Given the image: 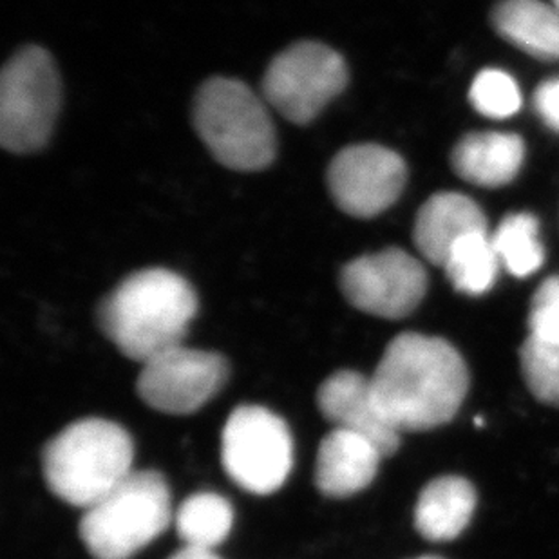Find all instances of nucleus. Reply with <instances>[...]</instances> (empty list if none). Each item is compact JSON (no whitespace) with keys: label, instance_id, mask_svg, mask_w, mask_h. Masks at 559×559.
Returning a JSON list of instances; mask_svg holds the SVG:
<instances>
[{"label":"nucleus","instance_id":"1","mask_svg":"<svg viewBox=\"0 0 559 559\" xmlns=\"http://www.w3.org/2000/svg\"><path fill=\"white\" fill-rule=\"evenodd\" d=\"M371 379L374 401L396 431L451 423L469 390V370L445 338L402 333L385 348Z\"/></svg>","mask_w":559,"mask_h":559},{"label":"nucleus","instance_id":"2","mask_svg":"<svg viewBox=\"0 0 559 559\" xmlns=\"http://www.w3.org/2000/svg\"><path fill=\"white\" fill-rule=\"evenodd\" d=\"M198 313V296L186 277L167 269L138 270L98 307L102 333L126 357L147 362L183 344Z\"/></svg>","mask_w":559,"mask_h":559},{"label":"nucleus","instance_id":"3","mask_svg":"<svg viewBox=\"0 0 559 559\" xmlns=\"http://www.w3.org/2000/svg\"><path fill=\"white\" fill-rule=\"evenodd\" d=\"M134 445L120 424L84 418L46 445L44 478L55 497L90 509L132 473Z\"/></svg>","mask_w":559,"mask_h":559},{"label":"nucleus","instance_id":"4","mask_svg":"<svg viewBox=\"0 0 559 559\" xmlns=\"http://www.w3.org/2000/svg\"><path fill=\"white\" fill-rule=\"evenodd\" d=\"M269 104L241 80L214 76L194 96L195 132L227 169L255 173L272 165L277 134Z\"/></svg>","mask_w":559,"mask_h":559},{"label":"nucleus","instance_id":"5","mask_svg":"<svg viewBox=\"0 0 559 559\" xmlns=\"http://www.w3.org/2000/svg\"><path fill=\"white\" fill-rule=\"evenodd\" d=\"M173 520L170 492L156 471H132L85 509L80 538L95 559H129L153 544Z\"/></svg>","mask_w":559,"mask_h":559},{"label":"nucleus","instance_id":"6","mask_svg":"<svg viewBox=\"0 0 559 559\" xmlns=\"http://www.w3.org/2000/svg\"><path fill=\"white\" fill-rule=\"evenodd\" d=\"M62 85L51 55L38 46L19 49L0 76V143L13 154L37 153L53 134Z\"/></svg>","mask_w":559,"mask_h":559},{"label":"nucleus","instance_id":"7","mask_svg":"<svg viewBox=\"0 0 559 559\" xmlns=\"http://www.w3.org/2000/svg\"><path fill=\"white\" fill-rule=\"evenodd\" d=\"M343 57L321 43H297L281 51L263 76V98L296 126L313 122L348 85Z\"/></svg>","mask_w":559,"mask_h":559},{"label":"nucleus","instance_id":"8","mask_svg":"<svg viewBox=\"0 0 559 559\" xmlns=\"http://www.w3.org/2000/svg\"><path fill=\"white\" fill-rule=\"evenodd\" d=\"M222 460L230 480L243 491H280L294 465L290 429L266 407L239 406L223 429Z\"/></svg>","mask_w":559,"mask_h":559},{"label":"nucleus","instance_id":"9","mask_svg":"<svg viewBox=\"0 0 559 559\" xmlns=\"http://www.w3.org/2000/svg\"><path fill=\"white\" fill-rule=\"evenodd\" d=\"M338 285L352 307L396 321L423 302L428 292V274L424 264L406 250L385 249L346 264Z\"/></svg>","mask_w":559,"mask_h":559},{"label":"nucleus","instance_id":"10","mask_svg":"<svg viewBox=\"0 0 559 559\" xmlns=\"http://www.w3.org/2000/svg\"><path fill=\"white\" fill-rule=\"evenodd\" d=\"M230 368L223 355L176 346L143 362L138 395L147 406L167 415H190L227 384Z\"/></svg>","mask_w":559,"mask_h":559},{"label":"nucleus","instance_id":"11","mask_svg":"<svg viewBox=\"0 0 559 559\" xmlns=\"http://www.w3.org/2000/svg\"><path fill=\"white\" fill-rule=\"evenodd\" d=\"M326 181L333 203L344 214L368 219L395 205L406 187L407 167L395 151L362 143L335 154Z\"/></svg>","mask_w":559,"mask_h":559},{"label":"nucleus","instance_id":"12","mask_svg":"<svg viewBox=\"0 0 559 559\" xmlns=\"http://www.w3.org/2000/svg\"><path fill=\"white\" fill-rule=\"evenodd\" d=\"M317 406L333 428L368 438L384 459L395 454L401 445V431L382 415L374 401L371 379L359 371L330 374L319 388Z\"/></svg>","mask_w":559,"mask_h":559},{"label":"nucleus","instance_id":"13","mask_svg":"<svg viewBox=\"0 0 559 559\" xmlns=\"http://www.w3.org/2000/svg\"><path fill=\"white\" fill-rule=\"evenodd\" d=\"M382 459L368 438L333 428L322 438L317 453V489L335 500L354 497L371 486Z\"/></svg>","mask_w":559,"mask_h":559},{"label":"nucleus","instance_id":"14","mask_svg":"<svg viewBox=\"0 0 559 559\" xmlns=\"http://www.w3.org/2000/svg\"><path fill=\"white\" fill-rule=\"evenodd\" d=\"M487 233L486 214L469 195L440 192L418 211L413 239L429 263L443 266L454 245L471 234Z\"/></svg>","mask_w":559,"mask_h":559},{"label":"nucleus","instance_id":"15","mask_svg":"<svg viewBox=\"0 0 559 559\" xmlns=\"http://www.w3.org/2000/svg\"><path fill=\"white\" fill-rule=\"evenodd\" d=\"M525 145L511 132H473L454 145V173L473 186L497 189L507 186L522 170Z\"/></svg>","mask_w":559,"mask_h":559},{"label":"nucleus","instance_id":"16","mask_svg":"<svg viewBox=\"0 0 559 559\" xmlns=\"http://www.w3.org/2000/svg\"><path fill=\"white\" fill-rule=\"evenodd\" d=\"M476 491L462 476H440L424 487L415 507V527L429 542L459 538L475 514Z\"/></svg>","mask_w":559,"mask_h":559},{"label":"nucleus","instance_id":"17","mask_svg":"<svg viewBox=\"0 0 559 559\" xmlns=\"http://www.w3.org/2000/svg\"><path fill=\"white\" fill-rule=\"evenodd\" d=\"M495 29L534 59H559V11L544 0H501L492 10Z\"/></svg>","mask_w":559,"mask_h":559},{"label":"nucleus","instance_id":"18","mask_svg":"<svg viewBox=\"0 0 559 559\" xmlns=\"http://www.w3.org/2000/svg\"><path fill=\"white\" fill-rule=\"evenodd\" d=\"M500 259L487 233L471 234L454 245L442 269L454 290L465 296H484L495 286Z\"/></svg>","mask_w":559,"mask_h":559},{"label":"nucleus","instance_id":"19","mask_svg":"<svg viewBox=\"0 0 559 559\" xmlns=\"http://www.w3.org/2000/svg\"><path fill=\"white\" fill-rule=\"evenodd\" d=\"M176 531L187 547L212 550L233 531L230 503L214 492H198L187 498L176 512Z\"/></svg>","mask_w":559,"mask_h":559},{"label":"nucleus","instance_id":"20","mask_svg":"<svg viewBox=\"0 0 559 559\" xmlns=\"http://www.w3.org/2000/svg\"><path fill=\"white\" fill-rule=\"evenodd\" d=\"M491 241L500 263L514 277H528L544 264V245L539 241L538 219L533 214L516 212L503 217Z\"/></svg>","mask_w":559,"mask_h":559},{"label":"nucleus","instance_id":"21","mask_svg":"<svg viewBox=\"0 0 559 559\" xmlns=\"http://www.w3.org/2000/svg\"><path fill=\"white\" fill-rule=\"evenodd\" d=\"M523 380L538 401L559 407V343L528 335L520 349Z\"/></svg>","mask_w":559,"mask_h":559},{"label":"nucleus","instance_id":"22","mask_svg":"<svg viewBox=\"0 0 559 559\" xmlns=\"http://www.w3.org/2000/svg\"><path fill=\"white\" fill-rule=\"evenodd\" d=\"M469 100L476 111L495 120L511 118L522 107L516 82L500 69H484L476 76L471 85Z\"/></svg>","mask_w":559,"mask_h":559},{"label":"nucleus","instance_id":"23","mask_svg":"<svg viewBox=\"0 0 559 559\" xmlns=\"http://www.w3.org/2000/svg\"><path fill=\"white\" fill-rule=\"evenodd\" d=\"M531 335L549 343H559V275L539 285L528 311Z\"/></svg>","mask_w":559,"mask_h":559},{"label":"nucleus","instance_id":"24","mask_svg":"<svg viewBox=\"0 0 559 559\" xmlns=\"http://www.w3.org/2000/svg\"><path fill=\"white\" fill-rule=\"evenodd\" d=\"M534 106L544 122L559 131V79L539 85L534 95Z\"/></svg>","mask_w":559,"mask_h":559},{"label":"nucleus","instance_id":"25","mask_svg":"<svg viewBox=\"0 0 559 559\" xmlns=\"http://www.w3.org/2000/svg\"><path fill=\"white\" fill-rule=\"evenodd\" d=\"M170 559H219L212 550L198 549V547H187L186 549L176 552Z\"/></svg>","mask_w":559,"mask_h":559},{"label":"nucleus","instance_id":"26","mask_svg":"<svg viewBox=\"0 0 559 559\" xmlns=\"http://www.w3.org/2000/svg\"><path fill=\"white\" fill-rule=\"evenodd\" d=\"M415 559H443V558H438V556H423V558H415Z\"/></svg>","mask_w":559,"mask_h":559},{"label":"nucleus","instance_id":"27","mask_svg":"<svg viewBox=\"0 0 559 559\" xmlns=\"http://www.w3.org/2000/svg\"><path fill=\"white\" fill-rule=\"evenodd\" d=\"M552 4H555L556 10L559 11V0H552Z\"/></svg>","mask_w":559,"mask_h":559}]
</instances>
